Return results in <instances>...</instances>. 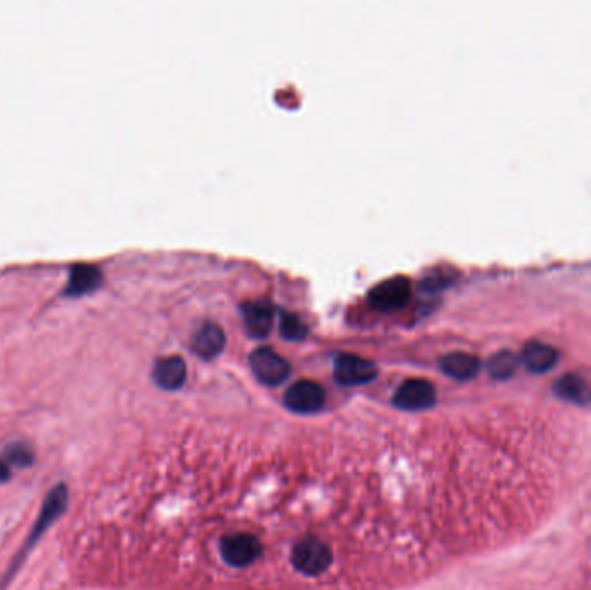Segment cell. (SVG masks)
<instances>
[{
    "label": "cell",
    "mask_w": 591,
    "mask_h": 590,
    "mask_svg": "<svg viewBox=\"0 0 591 590\" xmlns=\"http://www.w3.org/2000/svg\"><path fill=\"white\" fill-rule=\"evenodd\" d=\"M67 499H69V495H67V486H66L65 483L56 485L45 495L42 511H40L35 525L31 528V531H30V535H28V539H26V542L22 546V552L14 558V561L11 565V569L7 571V580L13 576V573L16 569L20 568V565L24 561V558L28 556V552L42 539L45 531L65 514L66 507H67Z\"/></svg>",
    "instance_id": "cell-1"
},
{
    "label": "cell",
    "mask_w": 591,
    "mask_h": 590,
    "mask_svg": "<svg viewBox=\"0 0 591 590\" xmlns=\"http://www.w3.org/2000/svg\"><path fill=\"white\" fill-rule=\"evenodd\" d=\"M11 478V467L4 459H0V483H5Z\"/></svg>",
    "instance_id": "cell-20"
},
{
    "label": "cell",
    "mask_w": 591,
    "mask_h": 590,
    "mask_svg": "<svg viewBox=\"0 0 591 590\" xmlns=\"http://www.w3.org/2000/svg\"><path fill=\"white\" fill-rule=\"evenodd\" d=\"M103 281V272L94 263H75L69 268V277L65 286L67 295H84L95 289Z\"/></svg>",
    "instance_id": "cell-14"
},
{
    "label": "cell",
    "mask_w": 591,
    "mask_h": 590,
    "mask_svg": "<svg viewBox=\"0 0 591 590\" xmlns=\"http://www.w3.org/2000/svg\"><path fill=\"white\" fill-rule=\"evenodd\" d=\"M284 404L292 413L315 414L326 404V392L318 383L301 379L289 386V390L285 392Z\"/></svg>",
    "instance_id": "cell-5"
},
{
    "label": "cell",
    "mask_w": 591,
    "mask_h": 590,
    "mask_svg": "<svg viewBox=\"0 0 591 590\" xmlns=\"http://www.w3.org/2000/svg\"><path fill=\"white\" fill-rule=\"evenodd\" d=\"M154 381L165 390H178L187 377V366L180 357H165L154 364Z\"/></svg>",
    "instance_id": "cell-13"
},
{
    "label": "cell",
    "mask_w": 591,
    "mask_h": 590,
    "mask_svg": "<svg viewBox=\"0 0 591 590\" xmlns=\"http://www.w3.org/2000/svg\"><path fill=\"white\" fill-rule=\"evenodd\" d=\"M519 360L521 359L517 357V353L508 350V349L495 351L488 359V372L495 379H506V377H510L514 372L517 371Z\"/></svg>",
    "instance_id": "cell-16"
},
{
    "label": "cell",
    "mask_w": 591,
    "mask_h": 590,
    "mask_svg": "<svg viewBox=\"0 0 591 590\" xmlns=\"http://www.w3.org/2000/svg\"><path fill=\"white\" fill-rule=\"evenodd\" d=\"M249 364L255 376L266 386H277L287 379L291 366L279 353L268 347H260L249 355Z\"/></svg>",
    "instance_id": "cell-4"
},
{
    "label": "cell",
    "mask_w": 591,
    "mask_h": 590,
    "mask_svg": "<svg viewBox=\"0 0 591 590\" xmlns=\"http://www.w3.org/2000/svg\"><path fill=\"white\" fill-rule=\"evenodd\" d=\"M559 350L543 340H527L521 350V360L531 372H547L557 364Z\"/></svg>",
    "instance_id": "cell-9"
},
{
    "label": "cell",
    "mask_w": 591,
    "mask_h": 590,
    "mask_svg": "<svg viewBox=\"0 0 591 590\" xmlns=\"http://www.w3.org/2000/svg\"><path fill=\"white\" fill-rule=\"evenodd\" d=\"M410 296H412L410 281L405 276H396L373 286L369 300L375 308L391 312L407 305Z\"/></svg>",
    "instance_id": "cell-6"
},
{
    "label": "cell",
    "mask_w": 591,
    "mask_h": 590,
    "mask_svg": "<svg viewBox=\"0 0 591 590\" xmlns=\"http://www.w3.org/2000/svg\"><path fill=\"white\" fill-rule=\"evenodd\" d=\"M260 540L249 533H234L221 540L219 552L225 563L236 568H246L262 556Z\"/></svg>",
    "instance_id": "cell-3"
},
{
    "label": "cell",
    "mask_w": 591,
    "mask_h": 590,
    "mask_svg": "<svg viewBox=\"0 0 591 590\" xmlns=\"http://www.w3.org/2000/svg\"><path fill=\"white\" fill-rule=\"evenodd\" d=\"M452 279H453L452 268H436V270H433V276L425 277L424 286L429 287V289H438L443 286L450 285Z\"/></svg>",
    "instance_id": "cell-19"
},
{
    "label": "cell",
    "mask_w": 591,
    "mask_h": 590,
    "mask_svg": "<svg viewBox=\"0 0 591 590\" xmlns=\"http://www.w3.org/2000/svg\"><path fill=\"white\" fill-rule=\"evenodd\" d=\"M281 334L289 341H300L308 334V326L303 319L296 313L282 312L281 313Z\"/></svg>",
    "instance_id": "cell-18"
},
{
    "label": "cell",
    "mask_w": 591,
    "mask_h": 590,
    "mask_svg": "<svg viewBox=\"0 0 591 590\" xmlns=\"http://www.w3.org/2000/svg\"><path fill=\"white\" fill-rule=\"evenodd\" d=\"M4 460L9 466H16V467H28L33 464L35 460V454L33 450L24 443V441H14L9 443L4 449Z\"/></svg>",
    "instance_id": "cell-17"
},
{
    "label": "cell",
    "mask_w": 591,
    "mask_h": 590,
    "mask_svg": "<svg viewBox=\"0 0 591 590\" xmlns=\"http://www.w3.org/2000/svg\"><path fill=\"white\" fill-rule=\"evenodd\" d=\"M334 376L337 383L345 386H358L371 383L377 376V368L369 359L351 353H341L334 362Z\"/></svg>",
    "instance_id": "cell-7"
},
{
    "label": "cell",
    "mask_w": 591,
    "mask_h": 590,
    "mask_svg": "<svg viewBox=\"0 0 591 590\" xmlns=\"http://www.w3.org/2000/svg\"><path fill=\"white\" fill-rule=\"evenodd\" d=\"M291 561L294 568L303 575L317 576L327 571L332 563V552L324 542L317 539H305L292 549Z\"/></svg>",
    "instance_id": "cell-2"
},
{
    "label": "cell",
    "mask_w": 591,
    "mask_h": 590,
    "mask_svg": "<svg viewBox=\"0 0 591 590\" xmlns=\"http://www.w3.org/2000/svg\"><path fill=\"white\" fill-rule=\"evenodd\" d=\"M439 366L450 377L465 381V379H472L479 372L481 360L479 357L469 351H452L441 357Z\"/></svg>",
    "instance_id": "cell-11"
},
{
    "label": "cell",
    "mask_w": 591,
    "mask_h": 590,
    "mask_svg": "<svg viewBox=\"0 0 591 590\" xmlns=\"http://www.w3.org/2000/svg\"><path fill=\"white\" fill-rule=\"evenodd\" d=\"M394 405L403 411H424L434 405L436 390L427 379H408L394 394Z\"/></svg>",
    "instance_id": "cell-8"
},
{
    "label": "cell",
    "mask_w": 591,
    "mask_h": 590,
    "mask_svg": "<svg viewBox=\"0 0 591 590\" xmlns=\"http://www.w3.org/2000/svg\"><path fill=\"white\" fill-rule=\"evenodd\" d=\"M225 347V332L215 322H204L193 338V350L199 357L211 360L219 357Z\"/></svg>",
    "instance_id": "cell-12"
},
{
    "label": "cell",
    "mask_w": 591,
    "mask_h": 590,
    "mask_svg": "<svg viewBox=\"0 0 591 590\" xmlns=\"http://www.w3.org/2000/svg\"><path fill=\"white\" fill-rule=\"evenodd\" d=\"M553 392L562 400H568L576 405H588L591 402V383L578 372L562 374L555 381Z\"/></svg>",
    "instance_id": "cell-10"
},
{
    "label": "cell",
    "mask_w": 591,
    "mask_h": 590,
    "mask_svg": "<svg viewBox=\"0 0 591 590\" xmlns=\"http://www.w3.org/2000/svg\"><path fill=\"white\" fill-rule=\"evenodd\" d=\"M242 313H244L246 328L253 336L263 338L270 332L273 322V305L270 302L266 300L247 302L242 305Z\"/></svg>",
    "instance_id": "cell-15"
}]
</instances>
